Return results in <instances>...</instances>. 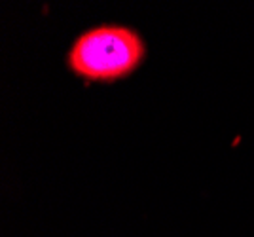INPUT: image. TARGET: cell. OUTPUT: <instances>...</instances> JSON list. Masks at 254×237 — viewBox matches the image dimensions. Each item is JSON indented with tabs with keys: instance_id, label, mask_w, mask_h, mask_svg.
<instances>
[{
	"instance_id": "1",
	"label": "cell",
	"mask_w": 254,
	"mask_h": 237,
	"mask_svg": "<svg viewBox=\"0 0 254 237\" xmlns=\"http://www.w3.org/2000/svg\"><path fill=\"white\" fill-rule=\"evenodd\" d=\"M144 42L135 31L101 25L85 31L68 52V66L87 80L110 82L133 72L144 57Z\"/></svg>"
}]
</instances>
